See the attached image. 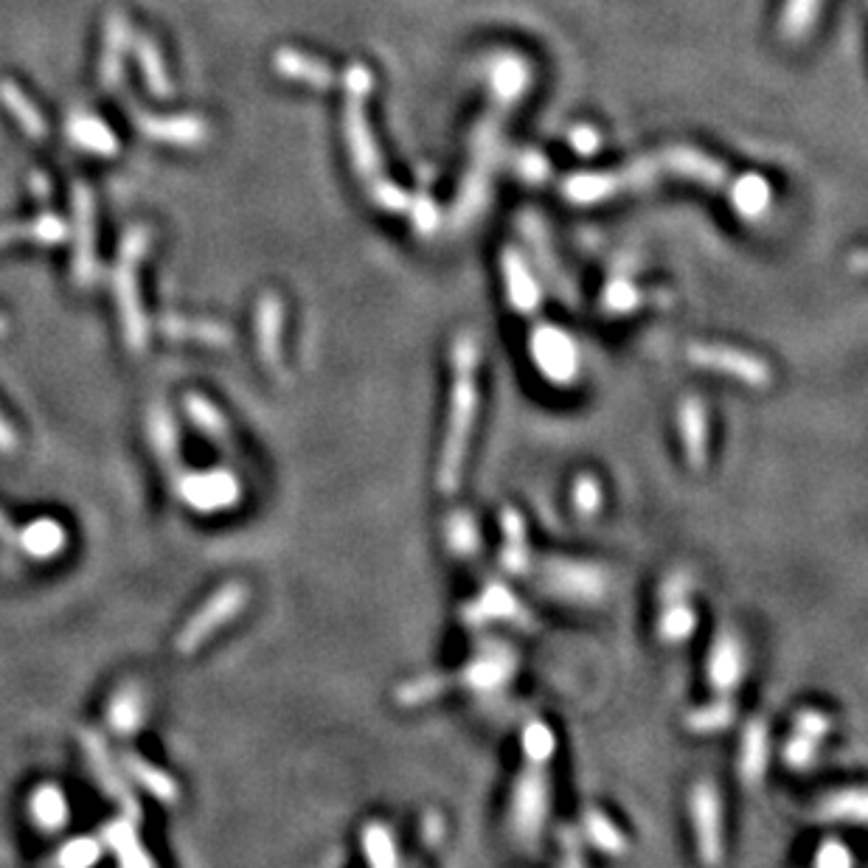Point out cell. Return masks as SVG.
Masks as SVG:
<instances>
[{
    "label": "cell",
    "mask_w": 868,
    "mask_h": 868,
    "mask_svg": "<svg viewBox=\"0 0 868 868\" xmlns=\"http://www.w3.org/2000/svg\"><path fill=\"white\" fill-rule=\"evenodd\" d=\"M481 343L469 329H462L450 343V388L448 416L441 430L439 459H436V492L455 494L467 473L475 425L481 411Z\"/></svg>",
    "instance_id": "1"
},
{
    "label": "cell",
    "mask_w": 868,
    "mask_h": 868,
    "mask_svg": "<svg viewBox=\"0 0 868 868\" xmlns=\"http://www.w3.org/2000/svg\"><path fill=\"white\" fill-rule=\"evenodd\" d=\"M346 90H349V101H346V135H349V147H352V158L354 167L360 172L363 183H366L371 200L377 203L386 211H405L407 208V194L402 188H396L394 183L388 181L382 174L380 167V155H377L375 138L368 133L366 127V115H363V96L375 87V76L368 74L363 65H354L346 71Z\"/></svg>",
    "instance_id": "2"
},
{
    "label": "cell",
    "mask_w": 868,
    "mask_h": 868,
    "mask_svg": "<svg viewBox=\"0 0 868 868\" xmlns=\"http://www.w3.org/2000/svg\"><path fill=\"white\" fill-rule=\"evenodd\" d=\"M551 802H554V787L548 768L523 761L509 787L503 829L509 841L526 855H537L542 848V838L551 823Z\"/></svg>",
    "instance_id": "3"
},
{
    "label": "cell",
    "mask_w": 868,
    "mask_h": 868,
    "mask_svg": "<svg viewBox=\"0 0 868 868\" xmlns=\"http://www.w3.org/2000/svg\"><path fill=\"white\" fill-rule=\"evenodd\" d=\"M528 576L537 582L542 596L569 608H599L613 588V574L601 562L562 554L535 557Z\"/></svg>",
    "instance_id": "4"
},
{
    "label": "cell",
    "mask_w": 868,
    "mask_h": 868,
    "mask_svg": "<svg viewBox=\"0 0 868 868\" xmlns=\"http://www.w3.org/2000/svg\"><path fill=\"white\" fill-rule=\"evenodd\" d=\"M149 245H152V231L147 225H133L121 240L119 259H115L113 268V293L121 332H124V343L133 354L147 352L149 346V318L144 313L138 290V265L149 254Z\"/></svg>",
    "instance_id": "5"
},
{
    "label": "cell",
    "mask_w": 868,
    "mask_h": 868,
    "mask_svg": "<svg viewBox=\"0 0 868 868\" xmlns=\"http://www.w3.org/2000/svg\"><path fill=\"white\" fill-rule=\"evenodd\" d=\"M521 672V652L498 635L475 641L462 669L455 672V688L475 697H494L506 692Z\"/></svg>",
    "instance_id": "6"
},
{
    "label": "cell",
    "mask_w": 868,
    "mask_h": 868,
    "mask_svg": "<svg viewBox=\"0 0 868 868\" xmlns=\"http://www.w3.org/2000/svg\"><path fill=\"white\" fill-rule=\"evenodd\" d=\"M528 360L537 375L557 388H574L582 377V349L560 323L540 321L528 332Z\"/></svg>",
    "instance_id": "7"
},
{
    "label": "cell",
    "mask_w": 868,
    "mask_h": 868,
    "mask_svg": "<svg viewBox=\"0 0 868 868\" xmlns=\"http://www.w3.org/2000/svg\"><path fill=\"white\" fill-rule=\"evenodd\" d=\"M247 604H250V588H247L245 582L231 579L225 585H220L215 594L203 601L200 610L183 624L181 633L174 635L178 655H194L197 649L206 647L211 635H217L222 627L234 622L236 615L245 613Z\"/></svg>",
    "instance_id": "8"
},
{
    "label": "cell",
    "mask_w": 868,
    "mask_h": 868,
    "mask_svg": "<svg viewBox=\"0 0 868 868\" xmlns=\"http://www.w3.org/2000/svg\"><path fill=\"white\" fill-rule=\"evenodd\" d=\"M686 360L700 371L708 375L725 377L731 382H739L745 388H761L773 386V366H770L761 354L748 352L742 346H731V343H688L686 346Z\"/></svg>",
    "instance_id": "9"
},
{
    "label": "cell",
    "mask_w": 868,
    "mask_h": 868,
    "mask_svg": "<svg viewBox=\"0 0 868 868\" xmlns=\"http://www.w3.org/2000/svg\"><path fill=\"white\" fill-rule=\"evenodd\" d=\"M686 812L697 860L702 866H720L725 860V802L717 782L700 779L692 784L686 795Z\"/></svg>",
    "instance_id": "10"
},
{
    "label": "cell",
    "mask_w": 868,
    "mask_h": 868,
    "mask_svg": "<svg viewBox=\"0 0 868 868\" xmlns=\"http://www.w3.org/2000/svg\"><path fill=\"white\" fill-rule=\"evenodd\" d=\"M459 619L467 629H487L492 624H509L517 629H531L535 615L523 604L515 588L503 579L487 582L475 596H469L459 610Z\"/></svg>",
    "instance_id": "11"
},
{
    "label": "cell",
    "mask_w": 868,
    "mask_h": 868,
    "mask_svg": "<svg viewBox=\"0 0 868 868\" xmlns=\"http://www.w3.org/2000/svg\"><path fill=\"white\" fill-rule=\"evenodd\" d=\"M750 669L748 647L739 629L722 624L706 649V683L714 695H736Z\"/></svg>",
    "instance_id": "12"
},
{
    "label": "cell",
    "mask_w": 868,
    "mask_h": 868,
    "mask_svg": "<svg viewBox=\"0 0 868 868\" xmlns=\"http://www.w3.org/2000/svg\"><path fill=\"white\" fill-rule=\"evenodd\" d=\"M178 494L194 512L215 515V512H228L240 503L242 484L231 469L186 473L178 478Z\"/></svg>",
    "instance_id": "13"
},
{
    "label": "cell",
    "mask_w": 868,
    "mask_h": 868,
    "mask_svg": "<svg viewBox=\"0 0 868 868\" xmlns=\"http://www.w3.org/2000/svg\"><path fill=\"white\" fill-rule=\"evenodd\" d=\"M675 433L686 469L702 473L711 459V414L702 396L686 394L675 407Z\"/></svg>",
    "instance_id": "14"
},
{
    "label": "cell",
    "mask_w": 868,
    "mask_h": 868,
    "mask_svg": "<svg viewBox=\"0 0 868 868\" xmlns=\"http://www.w3.org/2000/svg\"><path fill=\"white\" fill-rule=\"evenodd\" d=\"M284 323H288V307L279 293L268 290L261 293L254 309V343L259 363L270 375H284Z\"/></svg>",
    "instance_id": "15"
},
{
    "label": "cell",
    "mask_w": 868,
    "mask_h": 868,
    "mask_svg": "<svg viewBox=\"0 0 868 868\" xmlns=\"http://www.w3.org/2000/svg\"><path fill=\"white\" fill-rule=\"evenodd\" d=\"M773 731L765 717H748L736 742V775L745 787H761L773 759Z\"/></svg>",
    "instance_id": "16"
},
{
    "label": "cell",
    "mask_w": 868,
    "mask_h": 868,
    "mask_svg": "<svg viewBox=\"0 0 868 868\" xmlns=\"http://www.w3.org/2000/svg\"><path fill=\"white\" fill-rule=\"evenodd\" d=\"M74 281L90 288L96 281V208L85 183H74Z\"/></svg>",
    "instance_id": "17"
},
{
    "label": "cell",
    "mask_w": 868,
    "mask_h": 868,
    "mask_svg": "<svg viewBox=\"0 0 868 868\" xmlns=\"http://www.w3.org/2000/svg\"><path fill=\"white\" fill-rule=\"evenodd\" d=\"M501 276H503V293H506L509 307L517 315L537 318L542 307V288L537 281L535 270L528 268L526 256L515 247H506L501 254Z\"/></svg>",
    "instance_id": "18"
},
{
    "label": "cell",
    "mask_w": 868,
    "mask_h": 868,
    "mask_svg": "<svg viewBox=\"0 0 868 868\" xmlns=\"http://www.w3.org/2000/svg\"><path fill=\"white\" fill-rule=\"evenodd\" d=\"M498 528H501V562L503 574L509 576H528L535 565V548L528 542L526 517L517 506H503L498 515Z\"/></svg>",
    "instance_id": "19"
},
{
    "label": "cell",
    "mask_w": 868,
    "mask_h": 868,
    "mask_svg": "<svg viewBox=\"0 0 868 868\" xmlns=\"http://www.w3.org/2000/svg\"><path fill=\"white\" fill-rule=\"evenodd\" d=\"M80 742L85 745L87 759H90V768H94L96 779H99V784L105 787V793H108L110 798H113V802L119 804V807L124 809L130 818H133V821H138L140 818L138 798H135V793L130 790L127 779H121V770L115 768V761L110 759L108 745L99 739V734H96V731H82Z\"/></svg>",
    "instance_id": "20"
},
{
    "label": "cell",
    "mask_w": 868,
    "mask_h": 868,
    "mask_svg": "<svg viewBox=\"0 0 868 868\" xmlns=\"http://www.w3.org/2000/svg\"><path fill=\"white\" fill-rule=\"evenodd\" d=\"M697 627L700 613L695 608V596L655 601V638L661 647H683L695 638Z\"/></svg>",
    "instance_id": "21"
},
{
    "label": "cell",
    "mask_w": 868,
    "mask_h": 868,
    "mask_svg": "<svg viewBox=\"0 0 868 868\" xmlns=\"http://www.w3.org/2000/svg\"><path fill=\"white\" fill-rule=\"evenodd\" d=\"M135 127L149 138L161 144H178V147H197L208 138V124L197 115H147L133 110Z\"/></svg>",
    "instance_id": "22"
},
{
    "label": "cell",
    "mask_w": 868,
    "mask_h": 868,
    "mask_svg": "<svg viewBox=\"0 0 868 868\" xmlns=\"http://www.w3.org/2000/svg\"><path fill=\"white\" fill-rule=\"evenodd\" d=\"M815 821L835 823V827H866L868 823V798L863 787H841L821 795L815 802Z\"/></svg>",
    "instance_id": "23"
},
{
    "label": "cell",
    "mask_w": 868,
    "mask_h": 868,
    "mask_svg": "<svg viewBox=\"0 0 868 868\" xmlns=\"http://www.w3.org/2000/svg\"><path fill=\"white\" fill-rule=\"evenodd\" d=\"M441 542H444V548H448V554L453 560H475L484 548L481 523H478V517L469 509H450L444 521H441Z\"/></svg>",
    "instance_id": "24"
},
{
    "label": "cell",
    "mask_w": 868,
    "mask_h": 868,
    "mask_svg": "<svg viewBox=\"0 0 868 868\" xmlns=\"http://www.w3.org/2000/svg\"><path fill=\"white\" fill-rule=\"evenodd\" d=\"M579 832H582V841H585V846H590L594 852H599V855L604 857H622L627 855V835H624V829H619V823L610 818L604 809L599 807H585L582 809V818H579Z\"/></svg>",
    "instance_id": "25"
},
{
    "label": "cell",
    "mask_w": 868,
    "mask_h": 868,
    "mask_svg": "<svg viewBox=\"0 0 868 868\" xmlns=\"http://www.w3.org/2000/svg\"><path fill=\"white\" fill-rule=\"evenodd\" d=\"M130 46V21L121 12H110L105 21V51L99 62V80L105 90H115L124 76V51Z\"/></svg>",
    "instance_id": "26"
},
{
    "label": "cell",
    "mask_w": 868,
    "mask_h": 868,
    "mask_svg": "<svg viewBox=\"0 0 868 868\" xmlns=\"http://www.w3.org/2000/svg\"><path fill=\"white\" fill-rule=\"evenodd\" d=\"M734 695H714L700 706L688 708L683 714V729L692 736H717L734 729L736 722Z\"/></svg>",
    "instance_id": "27"
},
{
    "label": "cell",
    "mask_w": 868,
    "mask_h": 868,
    "mask_svg": "<svg viewBox=\"0 0 868 868\" xmlns=\"http://www.w3.org/2000/svg\"><path fill=\"white\" fill-rule=\"evenodd\" d=\"M158 327H161V332L167 334V338H174V341H194L200 343V346L222 349L231 346V341H234V334H231V329H228L225 323L206 321V318L163 315L161 321H158Z\"/></svg>",
    "instance_id": "28"
},
{
    "label": "cell",
    "mask_w": 868,
    "mask_h": 868,
    "mask_svg": "<svg viewBox=\"0 0 868 868\" xmlns=\"http://www.w3.org/2000/svg\"><path fill=\"white\" fill-rule=\"evenodd\" d=\"M455 692L453 672H421V675L405 677L394 686V702L402 708H419L448 697Z\"/></svg>",
    "instance_id": "29"
},
{
    "label": "cell",
    "mask_w": 868,
    "mask_h": 868,
    "mask_svg": "<svg viewBox=\"0 0 868 868\" xmlns=\"http://www.w3.org/2000/svg\"><path fill=\"white\" fill-rule=\"evenodd\" d=\"M65 133L74 147L99 155V158H113L119 152V138H115L113 130L90 113H71Z\"/></svg>",
    "instance_id": "30"
},
{
    "label": "cell",
    "mask_w": 868,
    "mask_h": 868,
    "mask_svg": "<svg viewBox=\"0 0 868 868\" xmlns=\"http://www.w3.org/2000/svg\"><path fill=\"white\" fill-rule=\"evenodd\" d=\"M147 433L149 444H152L155 455L161 459L163 467L178 473V467H181V441H178V428H174L172 414H169V407L163 402L149 407Z\"/></svg>",
    "instance_id": "31"
},
{
    "label": "cell",
    "mask_w": 868,
    "mask_h": 868,
    "mask_svg": "<svg viewBox=\"0 0 868 868\" xmlns=\"http://www.w3.org/2000/svg\"><path fill=\"white\" fill-rule=\"evenodd\" d=\"M363 860L371 868H396L402 863L400 841L386 821H366L360 829Z\"/></svg>",
    "instance_id": "32"
},
{
    "label": "cell",
    "mask_w": 868,
    "mask_h": 868,
    "mask_svg": "<svg viewBox=\"0 0 868 868\" xmlns=\"http://www.w3.org/2000/svg\"><path fill=\"white\" fill-rule=\"evenodd\" d=\"M121 768L127 770L135 782H138L144 790H149L161 804L174 807V804L181 802V787H178V782H174L167 770L155 768L152 761L140 759L138 754H121Z\"/></svg>",
    "instance_id": "33"
},
{
    "label": "cell",
    "mask_w": 868,
    "mask_h": 868,
    "mask_svg": "<svg viewBox=\"0 0 868 868\" xmlns=\"http://www.w3.org/2000/svg\"><path fill=\"white\" fill-rule=\"evenodd\" d=\"M65 528H62V523L51 521V517H42V521L28 523L26 528H17V546L34 560H54L65 548Z\"/></svg>",
    "instance_id": "34"
},
{
    "label": "cell",
    "mask_w": 868,
    "mask_h": 868,
    "mask_svg": "<svg viewBox=\"0 0 868 868\" xmlns=\"http://www.w3.org/2000/svg\"><path fill=\"white\" fill-rule=\"evenodd\" d=\"M68 236V225L57 215H40L32 222L0 225V247L12 242H40V245H60Z\"/></svg>",
    "instance_id": "35"
},
{
    "label": "cell",
    "mask_w": 868,
    "mask_h": 868,
    "mask_svg": "<svg viewBox=\"0 0 868 868\" xmlns=\"http://www.w3.org/2000/svg\"><path fill=\"white\" fill-rule=\"evenodd\" d=\"M183 411H186L188 421H192L194 428L200 430V433H206L215 444L225 448L228 439H231V430H228V419L222 416V411L215 405V402L208 400V396L197 394V391H188V394L183 396Z\"/></svg>",
    "instance_id": "36"
},
{
    "label": "cell",
    "mask_w": 868,
    "mask_h": 868,
    "mask_svg": "<svg viewBox=\"0 0 868 868\" xmlns=\"http://www.w3.org/2000/svg\"><path fill=\"white\" fill-rule=\"evenodd\" d=\"M557 745H560V742H557V731L551 729L546 720H540V717H531V720L523 722V729H521L523 761L548 768V765H551L557 756Z\"/></svg>",
    "instance_id": "37"
},
{
    "label": "cell",
    "mask_w": 868,
    "mask_h": 868,
    "mask_svg": "<svg viewBox=\"0 0 868 868\" xmlns=\"http://www.w3.org/2000/svg\"><path fill=\"white\" fill-rule=\"evenodd\" d=\"M135 57H138L140 74H144L149 94H155L158 99L172 96V82H169L167 76V62H163L158 42H155L149 34H138V40H135Z\"/></svg>",
    "instance_id": "38"
},
{
    "label": "cell",
    "mask_w": 868,
    "mask_h": 868,
    "mask_svg": "<svg viewBox=\"0 0 868 868\" xmlns=\"http://www.w3.org/2000/svg\"><path fill=\"white\" fill-rule=\"evenodd\" d=\"M0 101H3L9 113L17 119V124L26 130L28 138H34V140L46 138L48 135L46 119H42V113L37 110V105H34V101L28 99V96L23 94L21 87L14 85V82H9V80L0 82Z\"/></svg>",
    "instance_id": "39"
},
{
    "label": "cell",
    "mask_w": 868,
    "mask_h": 868,
    "mask_svg": "<svg viewBox=\"0 0 868 868\" xmlns=\"http://www.w3.org/2000/svg\"><path fill=\"white\" fill-rule=\"evenodd\" d=\"M144 711H147L144 692L138 686H121L113 700H110V729L124 736L133 734L140 725V720H144Z\"/></svg>",
    "instance_id": "40"
},
{
    "label": "cell",
    "mask_w": 868,
    "mask_h": 868,
    "mask_svg": "<svg viewBox=\"0 0 868 868\" xmlns=\"http://www.w3.org/2000/svg\"><path fill=\"white\" fill-rule=\"evenodd\" d=\"M273 65L279 74L290 76V80L307 82V85H315V87L332 85V71H329V68H323L321 62L313 60V57H304V54H298V51H290V48H284V51H276Z\"/></svg>",
    "instance_id": "41"
},
{
    "label": "cell",
    "mask_w": 868,
    "mask_h": 868,
    "mask_svg": "<svg viewBox=\"0 0 868 868\" xmlns=\"http://www.w3.org/2000/svg\"><path fill=\"white\" fill-rule=\"evenodd\" d=\"M32 818L34 823L46 832H57V829L65 827L68 821V802L62 795L60 787L54 784H42L37 793L32 795Z\"/></svg>",
    "instance_id": "42"
},
{
    "label": "cell",
    "mask_w": 868,
    "mask_h": 868,
    "mask_svg": "<svg viewBox=\"0 0 868 868\" xmlns=\"http://www.w3.org/2000/svg\"><path fill=\"white\" fill-rule=\"evenodd\" d=\"M571 509L582 521H596L604 509V484L599 475L579 473L571 484Z\"/></svg>",
    "instance_id": "43"
},
{
    "label": "cell",
    "mask_w": 868,
    "mask_h": 868,
    "mask_svg": "<svg viewBox=\"0 0 868 868\" xmlns=\"http://www.w3.org/2000/svg\"><path fill=\"white\" fill-rule=\"evenodd\" d=\"M105 841H108V846L113 848L115 857H119V863H124V866H149V857L140 852V843H138V835H135V827L133 821H113L108 829H105Z\"/></svg>",
    "instance_id": "44"
},
{
    "label": "cell",
    "mask_w": 868,
    "mask_h": 868,
    "mask_svg": "<svg viewBox=\"0 0 868 868\" xmlns=\"http://www.w3.org/2000/svg\"><path fill=\"white\" fill-rule=\"evenodd\" d=\"M821 748H823L821 742H815L809 739V736L790 731V736L782 745V761L790 770H795V773H807V770H812L815 765H818V759H821Z\"/></svg>",
    "instance_id": "45"
},
{
    "label": "cell",
    "mask_w": 868,
    "mask_h": 868,
    "mask_svg": "<svg viewBox=\"0 0 868 868\" xmlns=\"http://www.w3.org/2000/svg\"><path fill=\"white\" fill-rule=\"evenodd\" d=\"M641 304V293L629 279H613L601 295V309L608 315H629Z\"/></svg>",
    "instance_id": "46"
},
{
    "label": "cell",
    "mask_w": 868,
    "mask_h": 868,
    "mask_svg": "<svg viewBox=\"0 0 868 868\" xmlns=\"http://www.w3.org/2000/svg\"><path fill=\"white\" fill-rule=\"evenodd\" d=\"M832 729H835V720L821 708H798L793 714V722H790V731L809 736V739L821 742V745L832 736Z\"/></svg>",
    "instance_id": "47"
},
{
    "label": "cell",
    "mask_w": 868,
    "mask_h": 868,
    "mask_svg": "<svg viewBox=\"0 0 868 868\" xmlns=\"http://www.w3.org/2000/svg\"><path fill=\"white\" fill-rule=\"evenodd\" d=\"M821 0H787L782 14V28L787 37H802L812 26L815 12H818Z\"/></svg>",
    "instance_id": "48"
},
{
    "label": "cell",
    "mask_w": 868,
    "mask_h": 868,
    "mask_svg": "<svg viewBox=\"0 0 868 868\" xmlns=\"http://www.w3.org/2000/svg\"><path fill=\"white\" fill-rule=\"evenodd\" d=\"M812 863L818 868H848L855 866V855L841 838H823L818 848H815Z\"/></svg>",
    "instance_id": "49"
},
{
    "label": "cell",
    "mask_w": 868,
    "mask_h": 868,
    "mask_svg": "<svg viewBox=\"0 0 868 868\" xmlns=\"http://www.w3.org/2000/svg\"><path fill=\"white\" fill-rule=\"evenodd\" d=\"M683 596H695V576L683 569L663 574V579L658 582V594H655V599L658 601L683 599Z\"/></svg>",
    "instance_id": "50"
},
{
    "label": "cell",
    "mask_w": 868,
    "mask_h": 868,
    "mask_svg": "<svg viewBox=\"0 0 868 868\" xmlns=\"http://www.w3.org/2000/svg\"><path fill=\"white\" fill-rule=\"evenodd\" d=\"M557 841L562 846V857L560 863L565 866H585L588 863V855H585V841H582L579 827H562L557 829Z\"/></svg>",
    "instance_id": "51"
},
{
    "label": "cell",
    "mask_w": 868,
    "mask_h": 868,
    "mask_svg": "<svg viewBox=\"0 0 868 868\" xmlns=\"http://www.w3.org/2000/svg\"><path fill=\"white\" fill-rule=\"evenodd\" d=\"M96 857H99V846H96V843L76 841V843H68L60 855H57V860L65 863V866H90Z\"/></svg>",
    "instance_id": "52"
},
{
    "label": "cell",
    "mask_w": 868,
    "mask_h": 868,
    "mask_svg": "<svg viewBox=\"0 0 868 868\" xmlns=\"http://www.w3.org/2000/svg\"><path fill=\"white\" fill-rule=\"evenodd\" d=\"M421 838L428 846H439L441 838H444V818L439 812H428L425 821H421Z\"/></svg>",
    "instance_id": "53"
},
{
    "label": "cell",
    "mask_w": 868,
    "mask_h": 868,
    "mask_svg": "<svg viewBox=\"0 0 868 868\" xmlns=\"http://www.w3.org/2000/svg\"><path fill=\"white\" fill-rule=\"evenodd\" d=\"M17 448H21V433H17V428H14L7 416L0 414V453H17Z\"/></svg>",
    "instance_id": "54"
},
{
    "label": "cell",
    "mask_w": 868,
    "mask_h": 868,
    "mask_svg": "<svg viewBox=\"0 0 868 868\" xmlns=\"http://www.w3.org/2000/svg\"><path fill=\"white\" fill-rule=\"evenodd\" d=\"M28 183H32V192H34L32 197H34V200L48 203V197H51V181H48L46 174H40V172L32 174V181H28Z\"/></svg>",
    "instance_id": "55"
},
{
    "label": "cell",
    "mask_w": 868,
    "mask_h": 868,
    "mask_svg": "<svg viewBox=\"0 0 868 868\" xmlns=\"http://www.w3.org/2000/svg\"><path fill=\"white\" fill-rule=\"evenodd\" d=\"M0 542H7V546H17V526L9 521L3 509H0Z\"/></svg>",
    "instance_id": "56"
},
{
    "label": "cell",
    "mask_w": 868,
    "mask_h": 868,
    "mask_svg": "<svg viewBox=\"0 0 868 868\" xmlns=\"http://www.w3.org/2000/svg\"><path fill=\"white\" fill-rule=\"evenodd\" d=\"M0 334H7V318L0 315Z\"/></svg>",
    "instance_id": "57"
}]
</instances>
